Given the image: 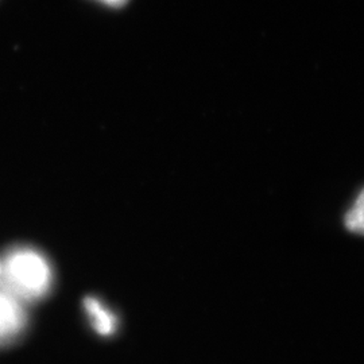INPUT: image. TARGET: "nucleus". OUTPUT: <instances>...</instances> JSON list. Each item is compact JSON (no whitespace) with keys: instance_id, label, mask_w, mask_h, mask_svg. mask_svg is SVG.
<instances>
[{"instance_id":"nucleus-5","label":"nucleus","mask_w":364,"mask_h":364,"mask_svg":"<svg viewBox=\"0 0 364 364\" xmlns=\"http://www.w3.org/2000/svg\"><path fill=\"white\" fill-rule=\"evenodd\" d=\"M99 1L108 4V6H112V7H117V6H122V4L127 3V0H99Z\"/></svg>"},{"instance_id":"nucleus-1","label":"nucleus","mask_w":364,"mask_h":364,"mask_svg":"<svg viewBox=\"0 0 364 364\" xmlns=\"http://www.w3.org/2000/svg\"><path fill=\"white\" fill-rule=\"evenodd\" d=\"M0 290L25 302L49 294L54 281L52 264L36 248L15 247L0 257Z\"/></svg>"},{"instance_id":"nucleus-2","label":"nucleus","mask_w":364,"mask_h":364,"mask_svg":"<svg viewBox=\"0 0 364 364\" xmlns=\"http://www.w3.org/2000/svg\"><path fill=\"white\" fill-rule=\"evenodd\" d=\"M25 304L0 290V347L13 344L21 338L27 326Z\"/></svg>"},{"instance_id":"nucleus-4","label":"nucleus","mask_w":364,"mask_h":364,"mask_svg":"<svg viewBox=\"0 0 364 364\" xmlns=\"http://www.w3.org/2000/svg\"><path fill=\"white\" fill-rule=\"evenodd\" d=\"M346 227L353 234L364 235V189L346 215Z\"/></svg>"},{"instance_id":"nucleus-6","label":"nucleus","mask_w":364,"mask_h":364,"mask_svg":"<svg viewBox=\"0 0 364 364\" xmlns=\"http://www.w3.org/2000/svg\"><path fill=\"white\" fill-rule=\"evenodd\" d=\"M0 272H1V264H0Z\"/></svg>"},{"instance_id":"nucleus-3","label":"nucleus","mask_w":364,"mask_h":364,"mask_svg":"<svg viewBox=\"0 0 364 364\" xmlns=\"http://www.w3.org/2000/svg\"><path fill=\"white\" fill-rule=\"evenodd\" d=\"M84 309L91 321L93 329L103 336L112 335L117 328L115 314L111 312L100 299L88 297L84 301Z\"/></svg>"}]
</instances>
